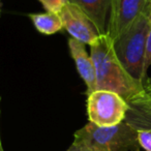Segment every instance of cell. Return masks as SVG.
I'll use <instances>...</instances> for the list:
<instances>
[{
	"label": "cell",
	"instance_id": "1",
	"mask_svg": "<svg viewBox=\"0 0 151 151\" xmlns=\"http://www.w3.org/2000/svg\"><path fill=\"white\" fill-rule=\"evenodd\" d=\"M90 55L95 67L96 90L113 91L126 101L145 91L144 84L132 78L120 62L108 34H101L91 45Z\"/></svg>",
	"mask_w": 151,
	"mask_h": 151
},
{
	"label": "cell",
	"instance_id": "2",
	"mask_svg": "<svg viewBox=\"0 0 151 151\" xmlns=\"http://www.w3.org/2000/svg\"><path fill=\"white\" fill-rule=\"evenodd\" d=\"M73 146L85 151H138L137 130L125 121L114 126L87 123L73 134Z\"/></svg>",
	"mask_w": 151,
	"mask_h": 151
},
{
	"label": "cell",
	"instance_id": "3",
	"mask_svg": "<svg viewBox=\"0 0 151 151\" xmlns=\"http://www.w3.org/2000/svg\"><path fill=\"white\" fill-rule=\"evenodd\" d=\"M150 7L143 12L134 22L114 40V49L120 62L132 78L144 84L146 81L145 57L149 35Z\"/></svg>",
	"mask_w": 151,
	"mask_h": 151
},
{
	"label": "cell",
	"instance_id": "4",
	"mask_svg": "<svg viewBox=\"0 0 151 151\" xmlns=\"http://www.w3.org/2000/svg\"><path fill=\"white\" fill-rule=\"evenodd\" d=\"M89 122L97 126H114L125 120L128 104L119 94L97 89L87 95Z\"/></svg>",
	"mask_w": 151,
	"mask_h": 151
},
{
	"label": "cell",
	"instance_id": "5",
	"mask_svg": "<svg viewBox=\"0 0 151 151\" xmlns=\"http://www.w3.org/2000/svg\"><path fill=\"white\" fill-rule=\"evenodd\" d=\"M150 4V0H111L107 34L116 40Z\"/></svg>",
	"mask_w": 151,
	"mask_h": 151
},
{
	"label": "cell",
	"instance_id": "6",
	"mask_svg": "<svg viewBox=\"0 0 151 151\" xmlns=\"http://www.w3.org/2000/svg\"><path fill=\"white\" fill-rule=\"evenodd\" d=\"M65 29L71 37L84 45H91L101 35L92 20L78 6L66 1L59 13Z\"/></svg>",
	"mask_w": 151,
	"mask_h": 151
},
{
	"label": "cell",
	"instance_id": "7",
	"mask_svg": "<svg viewBox=\"0 0 151 151\" xmlns=\"http://www.w3.org/2000/svg\"><path fill=\"white\" fill-rule=\"evenodd\" d=\"M68 50L81 79L85 82L87 87L86 94L96 90V79H95V67L91 55H89L85 48V45L79 40L70 37L68 40Z\"/></svg>",
	"mask_w": 151,
	"mask_h": 151
},
{
	"label": "cell",
	"instance_id": "8",
	"mask_svg": "<svg viewBox=\"0 0 151 151\" xmlns=\"http://www.w3.org/2000/svg\"><path fill=\"white\" fill-rule=\"evenodd\" d=\"M128 110L124 121L136 130L151 129V96L146 92L127 101Z\"/></svg>",
	"mask_w": 151,
	"mask_h": 151
},
{
	"label": "cell",
	"instance_id": "9",
	"mask_svg": "<svg viewBox=\"0 0 151 151\" xmlns=\"http://www.w3.org/2000/svg\"><path fill=\"white\" fill-rule=\"evenodd\" d=\"M78 5L94 23L101 34H107L111 0H67Z\"/></svg>",
	"mask_w": 151,
	"mask_h": 151
},
{
	"label": "cell",
	"instance_id": "10",
	"mask_svg": "<svg viewBox=\"0 0 151 151\" xmlns=\"http://www.w3.org/2000/svg\"><path fill=\"white\" fill-rule=\"evenodd\" d=\"M30 20L33 23L35 29L45 35H52L63 29V23L59 14L54 13H37L30 14Z\"/></svg>",
	"mask_w": 151,
	"mask_h": 151
},
{
	"label": "cell",
	"instance_id": "11",
	"mask_svg": "<svg viewBox=\"0 0 151 151\" xmlns=\"http://www.w3.org/2000/svg\"><path fill=\"white\" fill-rule=\"evenodd\" d=\"M38 1L42 3L46 12L59 14L67 0H38Z\"/></svg>",
	"mask_w": 151,
	"mask_h": 151
},
{
	"label": "cell",
	"instance_id": "12",
	"mask_svg": "<svg viewBox=\"0 0 151 151\" xmlns=\"http://www.w3.org/2000/svg\"><path fill=\"white\" fill-rule=\"evenodd\" d=\"M138 142L145 151H151V129H138Z\"/></svg>",
	"mask_w": 151,
	"mask_h": 151
},
{
	"label": "cell",
	"instance_id": "13",
	"mask_svg": "<svg viewBox=\"0 0 151 151\" xmlns=\"http://www.w3.org/2000/svg\"><path fill=\"white\" fill-rule=\"evenodd\" d=\"M149 35H148V42H147V52L145 57V71L147 73L149 66L151 65V4H150V14H149Z\"/></svg>",
	"mask_w": 151,
	"mask_h": 151
},
{
	"label": "cell",
	"instance_id": "14",
	"mask_svg": "<svg viewBox=\"0 0 151 151\" xmlns=\"http://www.w3.org/2000/svg\"><path fill=\"white\" fill-rule=\"evenodd\" d=\"M144 87H145L146 92L151 96V78L146 79V81H145V83H144Z\"/></svg>",
	"mask_w": 151,
	"mask_h": 151
},
{
	"label": "cell",
	"instance_id": "15",
	"mask_svg": "<svg viewBox=\"0 0 151 151\" xmlns=\"http://www.w3.org/2000/svg\"><path fill=\"white\" fill-rule=\"evenodd\" d=\"M66 151H85V150H83V149H80V148H78V147H75V146H73V145H70V147H69Z\"/></svg>",
	"mask_w": 151,
	"mask_h": 151
},
{
	"label": "cell",
	"instance_id": "16",
	"mask_svg": "<svg viewBox=\"0 0 151 151\" xmlns=\"http://www.w3.org/2000/svg\"><path fill=\"white\" fill-rule=\"evenodd\" d=\"M0 151H4L3 150V147H2V144H1V143H0Z\"/></svg>",
	"mask_w": 151,
	"mask_h": 151
},
{
	"label": "cell",
	"instance_id": "17",
	"mask_svg": "<svg viewBox=\"0 0 151 151\" xmlns=\"http://www.w3.org/2000/svg\"><path fill=\"white\" fill-rule=\"evenodd\" d=\"M0 6H1V4H0ZM0 14H1V7H0Z\"/></svg>",
	"mask_w": 151,
	"mask_h": 151
},
{
	"label": "cell",
	"instance_id": "18",
	"mask_svg": "<svg viewBox=\"0 0 151 151\" xmlns=\"http://www.w3.org/2000/svg\"><path fill=\"white\" fill-rule=\"evenodd\" d=\"M0 143H1V137H0Z\"/></svg>",
	"mask_w": 151,
	"mask_h": 151
},
{
	"label": "cell",
	"instance_id": "19",
	"mask_svg": "<svg viewBox=\"0 0 151 151\" xmlns=\"http://www.w3.org/2000/svg\"><path fill=\"white\" fill-rule=\"evenodd\" d=\"M138 151H140V150H138Z\"/></svg>",
	"mask_w": 151,
	"mask_h": 151
},
{
	"label": "cell",
	"instance_id": "20",
	"mask_svg": "<svg viewBox=\"0 0 151 151\" xmlns=\"http://www.w3.org/2000/svg\"><path fill=\"white\" fill-rule=\"evenodd\" d=\"M150 1H151V0H150Z\"/></svg>",
	"mask_w": 151,
	"mask_h": 151
}]
</instances>
